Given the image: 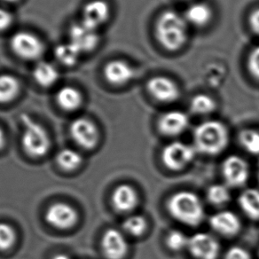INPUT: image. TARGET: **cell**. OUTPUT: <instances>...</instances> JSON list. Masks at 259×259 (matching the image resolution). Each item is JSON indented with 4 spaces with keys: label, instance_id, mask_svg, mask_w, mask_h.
Wrapping results in <instances>:
<instances>
[{
    "label": "cell",
    "instance_id": "33",
    "mask_svg": "<svg viewBox=\"0 0 259 259\" xmlns=\"http://www.w3.org/2000/svg\"><path fill=\"white\" fill-rule=\"evenodd\" d=\"M224 259H252L250 253L242 247L234 246L227 250Z\"/></svg>",
    "mask_w": 259,
    "mask_h": 259
},
{
    "label": "cell",
    "instance_id": "37",
    "mask_svg": "<svg viewBox=\"0 0 259 259\" xmlns=\"http://www.w3.org/2000/svg\"><path fill=\"white\" fill-rule=\"evenodd\" d=\"M53 259H70V257L65 254H57V255H54Z\"/></svg>",
    "mask_w": 259,
    "mask_h": 259
},
{
    "label": "cell",
    "instance_id": "28",
    "mask_svg": "<svg viewBox=\"0 0 259 259\" xmlns=\"http://www.w3.org/2000/svg\"><path fill=\"white\" fill-rule=\"evenodd\" d=\"M56 160L58 164L66 170L76 169L82 163V156L77 152L69 148L59 152Z\"/></svg>",
    "mask_w": 259,
    "mask_h": 259
},
{
    "label": "cell",
    "instance_id": "13",
    "mask_svg": "<svg viewBox=\"0 0 259 259\" xmlns=\"http://www.w3.org/2000/svg\"><path fill=\"white\" fill-rule=\"evenodd\" d=\"M188 125L189 117L185 112L180 110L166 112L158 121L160 133L169 137H176L183 134Z\"/></svg>",
    "mask_w": 259,
    "mask_h": 259
},
{
    "label": "cell",
    "instance_id": "22",
    "mask_svg": "<svg viewBox=\"0 0 259 259\" xmlns=\"http://www.w3.org/2000/svg\"><path fill=\"white\" fill-rule=\"evenodd\" d=\"M33 76L36 83L41 87H48L57 82L59 72L54 65L42 61L36 65L33 72Z\"/></svg>",
    "mask_w": 259,
    "mask_h": 259
},
{
    "label": "cell",
    "instance_id": "15",
    "mask_svg": "<svg viewBox=\"0 0 259 259\" xmlns=\"http://www.w3.org/2000/svg\"><path fill=\"white\" fill-rule=\"evenodd\" d=\"M209 226L218 234L232 237L241 231V222L235 213L230 210H222L210 217Z\"/></svg>",
    "mask_w": 259,
    "mask_h": 259
},
{
    "label": "cell",
    "instance_id": "36",
    "mask_svg": "<svg viewBox=\"0 0 259 259\" xmlns=\"http://www.w3.org/2000/svg\"><path fill=\"white\" fill-rule=\"evenodd\" d=\"M5 144V136L4 133L2 129L0 128V148H2Z\"/></svg>",
    "mask_w": 259,
    "mask_h": 259
},
{
    "label": "cell",
    "instance_id": "39",
    "mask_svg": "<svg viewBox=\"0 0 259 259\" xmlns=\"http://www.w3.org/2000/svg\"><path fill=\"white\" fill-rule=\"evenodd\" d=\"M257 180H258L259 182V162L258 164H257Z\"/></svg>",
    "mask_w": 259,
    "mask_h": 259
},
{
    "label": "cell",
    "instance_id": "9",
    "mask_svg": "<svg viewBox=\"0 0 259 259\" xmlns=\"http://www.w3.org/2000/svg\"><path fill=\"white\" fill-rule=\"evenodd\" d=\"M148 93L161 103H172L180 97V89L176 82L169 77L157 76L152 77L147 84Z\"/></svg>",
    "mask_w": 259,
    "mask_h": 259
},
{
    "label": "cell",
    "instance_id": "2",
    "mask_svg": "<svg viewBox=\"0 0 259 259\" xmlns=\"http://www.w3.org/2000/svg\"><path fill=\"white\" fill-rule=\"evenodd\" d=\"M166 208L171 218L188 227H198L205 217L201 199L191 191H179L171 194Z\"/></svg>",
    "mask_w": 259,
    "mask_h": 259
},
{
    "label": "cell",
    "instance_id": "21",
    "mask_svg": "<svg viewBox=\"0 0 259 259\" xmlns=\"http://www.w3.org/2000/svg\"><path fill=\"white\" fill-rule=\"evenodd\" d=\"M56 101L62 109L73 111L82 104V95L79 91L74 87H62L57 93Z\"/></svg>",
    "mask_w": 259,
    "mask_h": 259
},
{
    "label": "cell",
    "instance_id": "31",
    "mask_svg": "<svg viewBox=\"0 0 259 259\" xmlns=\"http://www.w3.org/2000/svg\"><path fill=\"white\" fill-rule=\"evenodd\" d=\"M15 232L9 225L0 223V250H7L15 243Z\"/></svg>",
    "mask_w": 259,
    "mask_h": 259
},
{
    "label": "cell",
    "instance_id": "20",
    "mask_svg": "<svg viewBox=\"0 0 259 259\" xmlns=\"http://www.w3.org/2000/svg\"><path fill=\"white\" fill-rule=\"evenodd\" d=\"M238 203L245 215L250 220H259V190L248 188L241 192Z\"/></svg>",
    "mask_w": 259,
    "mask_h": 259
},
{
    "label": "cell",
    "instance_id": "6",
    "mask_svg": "<svg viewBox=\"0 0 259 259\" xmlns=\"http://www.w3.org/2000/svg\"><path fill=\"white\" fill-rule=\"evenodd\" d=\"M222 175L228 187H241L248 182L249 166L241 156L229 155L222 164Z\"/></svg>",
    "mask_w": 259,
    "mask_h": 259
},
{
    "label": "cell",
    "instance_id": "23",
    "mask_svg": "<svg viewBox=\"0 0 259 259\" xmlns=\"http://www.w3.org/2000/svg\"><path fill=\"white\" fill-rule=\"evenodd\" d=\"M20 91L18 80L10 75H0V103L13 101Z\"/></svg>",
    "mask_w": 259,
    "mask_h": 259
},
{
    "label": "cell",
    "instance_id": "16",
    "mask_svg": "<svg viewBox=\"0 0 259 259\" xmlns=\"http://www.w3.org/2000/svg\"><path fill=\"white\" fill-rule=\"evenodd\" d=\"M112 204L117 211L130 212L139 205L140 196L134 187L122 184L113 191L111 197Z\"/></svg>",
    "mask_w": 259,
    "mask_h": 259
},
{
    "label": "cell",
    "instance_id": "4",
    "mask_svg": "<svg viewBox=\"0 0 259 259\" xmlns=\"http://www.w3.org/2000/svg\"><path fill=\"white\" fill-rule=\"evenodd\" d=\"M25 131L22 135V147L26 153L33 157H40L47 154L50 148V140L46 130L29 115H21Z\"/></svg>",
    "mask_w": 259,
    "mask_h": 259
},
{
    "label": "cell",
    "instance_id": "7",
    "mask_svg": "<svg viewBox=\"0 0 259 259\" xmlns=\"http://www.w3.org/2000/svg\"><path fill=\"white\" fill-rule=\"evenodd\" d=\"M12 50L24 60H36L42 56L44 45L41 40L31 33H15L11 38Z\"/></svg>",
    "mask_w": 259,
    "mask_h": 259
},
{
    "label": "cell",
    "instance_id": "10",
    "mask_svg": "<svg viewBox=\"0 0 259 259\" xmlns=\"http://www.w3.org/2000/svg\"><path fill=\"white\" fill-rule=\"evenodd\" d=\"M101 248L107 258L122 259L127 255L129 246L122 232L110 228L103 234Z\"/></svg>",
    "mask_w": 259,
    "mask_h": 259
},
{
    "label": "cell",
    "instance_id": "26",
    "mask_svg": "<svg viewBox=\"0 0 259 259\" xmlns=\"http://www.w3.org/2000/svg\"><path fill=\"white\" fill-rule=\"evenodd\" d=\"M207 199L212 205L222 206L230 201L231 193L228 186L214 184L207 189Z\"/></svg>",
    "mask_w": 259,
    "mask_h": 259
},
{
    "label": "cell",
    "instance_id": "14",
    "mask_svg": "<svg viewBox=\"0 0 259 259\" xmlns=\"http://www.w3.org/2000/svg\"><path fill=\"white\" fill-rule=\"evenodd\" d=\"M46 220L53 227L60 229H67L76 224L77 213L69 204L57 202L48 208Z\"/></svg>",
    "mask_w": 259,
    "mask_h": 259
},
{
    "label": "cell",
    "instance_id": "8",
    "mask_svg": "<svg viewBox=\"0 0 259 259\" xmlns=\"http://www.w3.org/2000/svg\"><path fill=\"white\" fill-rule=\"evenodd\" d=\"M187 248L196 259H217L220 252L219 241L207 233H196L192 235Z\"/></svg>",
    "mask_w": 259,
    "mask_h": 259
},
{
    "label": "cell",
    "instance_id": "34",
    "mask_svg": "<svg viewBox=\"0 0 259 259\" xmlns=\"http://www.w3.org/2000/svg\"><path fill=\"white\" fill-rule=\"evenodd\" d=\"M13 23V15L6 9L0 8V31L8 29Z\"/></svg>",
    "mask_w": 259,
    "mask_h": 259
},
{
    "label": "cell",
    "instance_id": "18",
    "mask_svg": "<svg viewBox=\"0 0 259 259\" xmlns=\"http://www.w3.org/2000/svg\"><path fill=\"white\" fill-rule=\"evenodd\" d=\"M110 16V8L103 0L91 1L83 8L82 22L90 28L97 29L107 22Z\"/></svg>",
    "mask_w": 259,
    "mask_h": 259
},
{
    "label": "cell",
    "instance_id": "24",
    "mask_svg": "<svg viewBox=\"0 0 259 259\" xmlns=\"http://www.w3.org/2000/svg\"><path fill=\"white\" fill-rule=\"evenodd\" d=\"M190 108L196 115H210L216 110L217 102L208 94H197L191 100Z\"/></svg>",
    "mask_w": 259,
    "mask_h": 259
},
{
    "label": "cell",
    "instance_id": "25",
    "mask_svg": "<svg viewBox=\"0 0 259 259\" xmlns=\"http://www.w3.org/2000/svg\"><path fill=\"white\" fill-rule=\"evenodd\" d=\"M54 54L58 61H61L62 64L68 67H73L78 61L81 52L69 42L68 44L59 45L55 48Z\"/></svg>",
    "mask_w": 259,
    "mask_h": 259
},
{
    "label": "cell",
    "instance_id": "38",
    "mask_svg": "<svg viewBox=\"0 0 259 259\" xmlns=\"http://www.w3.org/2000/svg\"><path fill=\"white\" fill-rule=\"evenodd\" d=\"M5 2H8V3H13V2H16L18 0H3Z\"/></svg>",
    "mask_w": 259,
    "mask_h": 259
},
{
    "label": "cell",
    "instance_id": "32",
    "mask_svg": "<svg viewBox=\"0 0 259 259\" xmlns=\"http://www.w3.org/2000/svg\"><path fill=\"white\" fill-rule=\"evenodd\" d=\"M248 69L251 76L259 80V46L255 47L248 55Z\"/></svg>",
    "mask_w": 259,
    "mask_h": 259
},
{
    "label": "cell",
    "instance_id": "19",
    "mask_svg": "<svg viewBox=\"0 0 259 259\" xmlns=\"http://www.w3.org/2000/svg\"><path fill=\"white\" fill-rule=\"evenodd\" d=\"M184 17L188 25L202 28L211 22L213 11L209 5L204 2H195L187 8Z\"/></svg>",
    "mask_w": 259,
    "mask_h": 259
},
{
    "label": "cell",
    "instance_id": "27",
    "mask_svg": "<svg viewBox=\"0 0 259 259\" xmlns=\"http://www.w3.org/2000/svg\"><path fill=\"white\" fill-rule=\"evenodd\" d=\"M122 227L127 234L134 237H140L148 229V221L141 215H133L122 222Z\"/></svg>",
    "mask_w": 259,
    "mask_h": 259
},
{
    "label": "cell",
    "instance_id": "5",
    "mask_svg": "<svg viewBox=\"0 0 259 259\" xmlns=\"http://www.w3.org/2000/svg\"><path fill=\"white\" fill-rule=\"evenodd\" d=\"M196 152L194 146L181 141H173L162 149V162L170 170L180 171L190 165Z\"/></svg>",
    "mask_w": 259,
    "mask_h": 259
},
{
    "label": "cell",
    "instance_id": "1",
    "mask_svg": "<svg viewBox=\"0 0 259 259\" xmlns=\"http://www.w3.org/2000/svg\"><path fill=\"white\" fill-rule=\"evenodd\" d=\"M188 23L178 12H162L155 24V35L159 43L169 52L181 49L188 38Z\"/></svg>",
    "mask_w": 259,
    "mask_h": 259
},
{
    "label": "cell",
    "instance_id": "35",
    "mask_svg": "<svg viewBox=\"0 0 259 259\" xmlns=\"http://www.w3.org/2000/svg\"><path fill=\"white\" fill-rule=\"evenodd\" d=\"M248 22L253 32L259 36V8H256L254 11L251 12L248 18Z\"/></svg>",
    "mask_w": 259,
    "mask_h": 259
},
{
    "label": "cell",
    "instance_id": "30",
    "mask_svg": "<svg viewBox=\"0 0 259 259\" xmlns=\"http://www.w3.org/2000/svg\"><path fill=\"white\" fill-rule=\"evenodd\" d=\"M189 238L180 230H171L166 236L167 247L173 251H180L188 247Z\"/></svg>",
    "mask_w": 259,
    "mask_h": 259
},
{
    "label": "cell",
    "instance_id": "11",
    "mask_svg": "<svg viewBox=\"0 0 259 259\" xmlns=\"http://www.w3.org/2000/svg\"><path fill=\"white\" fill-rule=\"evenodd\" d=\"M69 42L74 45L81 54L94 50L100 40L97 29L90 28L82 22L71 27L69 30Z\"/></svg>",
    "mask_w": 259,
    "mask_h": 259
},
{
    "label": "cell",
    "instance_id": "12",
    "mask_svg": "<svg viewBox=\"0 0 259 259\" xmlns=\"http://www.w3.org/2000/svg\"><path fill=\"white\" fill-rule=\"evenodd\" d=\"M70 134L73 140L80 147L91 149L94 148L98 142L97 128L94 122L85 118H77L70 125Z\"/></svg>",
    "mask_w": 259,
    "mask_h": 259
},
{
    "label": "cell",
    "instance_id": "17",
    "mask_svg": "<svg viewBox=\"0 0 259 259\" xmlns=\"http://www.w3.org/2000/svg\"><path fill=\"white\" fill-rule=\"evenodd\" d=\"M104 76L108 83L116 87H122L134 79L135 70L128 62L115 60L106 65Z\"/></svg>",
    "mask_w": 259,
    "mask_h": 259
},
{
    "label": "cell",
    "instance_id": "29",
    "mask_svg": "<svg viewBox=\"0 0 259 259\" xmlns=\"http://www.w3.org/2000/svg\"><path fill=\"white\" fill-rule=\"evenodd\" d=\"M239 140L241 146L252 155H259V132L255 130L246 129L242 131Z\"/></svg>",
    "mask_w": 259,
    "mask_h": 259
},
{
    "label": "cell",
    "instance_id": "3",
    "mask_svg": "<svg viewBox=\"0 0 259 259\" xmlns=\"http://www.w3.org/2000/svg\"><path fill=\"white\" fill-rule=\"evenodd\" d=\"M230 134L227 126L218 120L202 122L194 129V148L203 155H220L227 149Z\"/></svg>",
    "mask_w": 259,
    "mask_h": 259
}]
</instances>
